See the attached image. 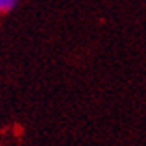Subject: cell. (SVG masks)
I'll return each instance as SVG.
<instances>
[{
  "label": "cell",
  "instance_id": "obj_1",
  "mask_svg": "<svg viewBox=\"0 0 146 146\" xmlns=\"http://www.w3.org/2000/svg\"><path fill=\"white\" fill-rule=\"evenodd\" d=\"M18 3V0H0V12H10Z\"/></svg>",
  "mask_w": 146,
  "mask_h": 146
}]
</instances>
